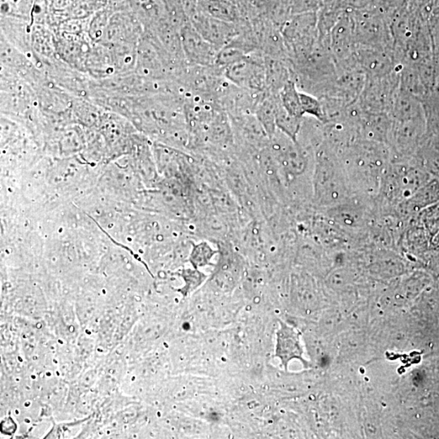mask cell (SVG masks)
<instances>
[{
  "label": "cell",
  "instance_id": "obj_1",
  "mask_svg": "<svg viewBox=\"0 0 439 439\" xmlns=\"http://www.w3.org/2000/svg\"><path fill=\"white\" fill-rule=\"evenodd\" d=\"M225 78L235 86L253 93L267 89L266 59L252 52L224 70Z\"/></svg>",
  "mask_w": 439,
  "mask_h": 439
},
{
  "label": "cell",
  "instance_id": "obj_2",
  "mask_svg": "<svg viewBox=\"0 0 439 439\" xmlns=\"http://www.w3.org/2000/svg\"><path fill=\"white\" fill-rule=\"evenodd\" d=\"M390 181H388L387 192L394 199L410 198L425 186L428 182L427 173L416 169L404 171V167L399 171H393Z\"/></svg>",
  "mask_w": 439,
  "mask_h": 439
},
{
  "label": "cell",
  "instance_id": "obj_3",
  "mask_svg": "<svg viewBox=\"0 0 439 439\" xmlns=\"http://www.w3.org/2000/svg\"><path fill=\"white\" fill-rule=\"evenodd\" d=\"M183 44L188 59L194 65L214 66L220 49L206 40L199 32H186L183 35Z\"/></svg>",
  "mask_w": 439,
  "mask_h": 439
},
{
  "label": "cell",
  "instance_id": "obj_4",
  "mask_svg": "<svg viewBox=\"0 0 439 439\" xmlns=\"http://www.w3.org/2000/svg\"><path fill=\"white\" fill-rule=\"evenodd\" d=\"M321 192H323L321 197L327 204L338 203V201L345 198V188L343 187L340 173L333 162L325 158L321 165Z\"/></svg>",
  "mask_w": 439,
  "mask_h": 439
},
{
  "label": "cell",
  "instance_id": "obj_5",
  "mask_svg": "<svg viewBox=\"0 0 439 439\" xmlns=\"http://www.w3.org/2000/svg\"><path fill=\"white\" fill-rule=\"evenodd\" d=\"M278 98L283 108L290 116L301 119L304 114L301 109L299 91L293 81L289 80L279 92Z\"/></svg>",
  "mask_w": 439,
  "mask_h": 439
},
{
  "label": "cell",
  "instance_id": "obj_6",
  "mask_svg": "<svg viewBox=\"0 0 439 439\" xmlns=\"http://www.w3.org/2000/svg\"><path fill=\"white\" fill-rule=\"evenodd\" d=\"M361 61L363 67L366 68V70L369 73L374 74L375 77L382 76L381 74L388 73L390 68L389 58L375 51H363Z\"/></svg>",
  "mask_w": 439,
  "mask_h": 439
},
{
  "label": "cell",
  "instance_id": "obj_7",
  "mask_svg": "<svg viewBox=\"0 0 439 439\" xmlns=\"http://www.w3.org/2000/svg\"><path fill=\"white\" fill-rule=\"evenodd\" d=\"M439 199V182L433 181L421 188L410 200V207L423 208Z\"/></svg>",
  "mask_w": 439,
  "mask_h": 439
},
{
  "label": "cell",
  "instance_id": "obj_8",
  "mask_svg": "<svg viewBox=\"0 0 439 439\" xmlns=\"http://www.w3.org/2000/svg\"><path fill=\"white\" fill-rule=\"evenodd\" d=\"M299 97L304 116H313L320 120L326 119L323 105L313 94L299 91Z\"/></svg>",
  "mask_w": 439,
  "mask_h": 439
},
{
  "label": "cell",
  "instance_id": "obj_9",
  "mask_svg": "<svg viewBox=\"0 0 439 439\" xmlns=\"http://www.w3.org/2000/svg\"><path fill=\"white\" fill-rule=\"evenodd\" d=\"M214 255L213 250L207 243H201L194 248V260L195 262L199 264V266H203L204 264H208L211 256Z\"/></svg>",
  "mask_w": 439,
  "mask_h": 439
}]
</instances>
